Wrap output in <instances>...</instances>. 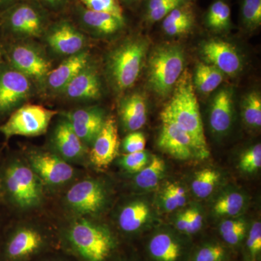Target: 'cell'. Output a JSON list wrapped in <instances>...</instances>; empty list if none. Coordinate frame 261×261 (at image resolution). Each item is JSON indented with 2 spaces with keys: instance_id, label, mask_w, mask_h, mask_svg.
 <instances>
[{
  "instance_id": "cell-16",
  "label": "cell",
  "mask_w": 261,
  "mask_h": 261,
  "mask_svg": "<svg viewBox=\"0 0 261 261\" xmlns=\"http://www.w3.org/2000/svg\"><path fill=\"white\" fill-rule=\"evenodd\" d=\"M119 147L118 127L113 116L106 118L102 129L99 132L91 149L89 158L96 167H107L118 154Z\"/></svg>"
},
{
  "instance_id": "cell-18",
  "label": "cell",
  "mask_w": 261,
  "mask_h": 261,
  "mask_svg": "<svg viewBox=\"0 0 261 261\" xmlns=\"http://www.w3.org/2000/svg\"><path fill=\"white\" fill-rule=\"evenodd\" d=\"M61 94L73 101L84 102L98 99L101 95V83L97 70L89 63L67 84Z\"/></svg>"
},
{
  "instance_id": "cell-33",
  "label": "cell",
  "mask_w": 261,
  "mask_h": 261,
  "mask_svg": "<svg viewBox=\"0 0 261 261\" xmlns=\"http://www.w3.org/2000/svg\"><path fill=\"white\" fill-rule=\"evenodd\" d=\"M244 243V258L245 261H260L261 223H254L247 233Z\"/></svg>"
},
{
  "instance_id": "cell-41",
  "label": "cell",
  "mask_w": 261,
  "mask_h": 261,
  "mask_svg": "<svg viewBox=\"0 0 261 261\" xmlns=\"http://www.w3.org/2000/svg\"><path fill=\"white\" fill-rule=\"evenodd\" d=\"M146 139L142 132H132L126 136L123 142V149L126 153L145 150Z\"/></svg>"
},
{
  "instance_id": "cell-23",
  "label": "cell",
  "mask_w": 261,
  "mask_h": 261,
  "mask_svg": "<svg viewBox=\"0 0 261 261\" xmlns=\"http://www.w3.org/2000/svg\"><path fill=\"white\" fill-rule=\"evenodd\" d=\"M123 126L130 132L142 128L147 121V106L142 94L134 93L124 97L119 108Z\"/></svg>"
},
{
  "instance_id": "cell-40",
  "label": "cell",
  "mask_w": 261,
  "mask_h": 261,
  "mask_svg": "<svg viewBox=\"0 0 261 261\" xmlns=\"http://www.w3.org/2000/svg\"><path fill=\"white\" fill-rule=\"evenodd\" d=\"M193 15L181 20H167L164 18L163 29L170 36H178L186 34L192 29L193 24Z\"/></svg>"
},
{
  "instance_id": "cell-32",
  "label": "cell",
  "mask_w": 261,
  "mask_h": 261,
  "mask_svg": "<svg viewBox=\"0 0 261 261\" xmlns=\"http://www.w3.org/2000/svg\"><path fill=\"white\" fill-rule=\"evenodd\" d=\"M161 202L163 208L167 212L176 211L186 205V191L177 183L169 184L163 190Z\"/></svg>"
},
{
  "instance_id": "cell-36",
  "label": "cell",
  "mask_w": 261,
  "mask_h": 261,
  "mask_svg": "<svg viewBox=\"0 0 261 261\" xmlns=\"http://www.w3.org/2000/svg\"><path fill=\"white\" fill-rule=\"evenodd\" d=\"M86 8L96 12L109 13L124 20L123 8L118 0H80Z\"/></svg>"
},
{
  "instance_id": "cell-29",
  "label": "cell",
  "mask_w": 261,
  "mask_h": 261,
  "mask_svg": "<svg viewBox=\"0 0 261 261\" xmlns=\"http://www.w3.org/2000/svg\"><path fill=\"white\" fill-rule=\"evenodd\" d=\"M219 233L226 246L238 247L246 237V223L240 219L225 220L220 224Z\"/></svg>"
},
{
  "instance_id": "cell-17",
  "label": "cell",
  "mask_w": 261,
  "mask_h": 261,
  "mask_svg": "<svg viewBox=\"0 0 261 261\" xmlns=\"http://www.w3.org/2000/svg\"><path fill=\"white\" fill-rule=\"evenodd\" d=\"M202 51L206 60L224 74L235 75L242 69L241 58L229 43L211 40L202 45Z\"/></svg>"
},
{
  "instance_id": "cell-20",
  "label": "cell",
  "mask_w": 261,
  "mask_h": 261,
  "mask_svg": "<svg viewBox=\"0 0 261 261\" xmlns=\"http://www.w3.org/2000/svg\"><path fill=\"white\" fill-rule=\"evenodd\" d=\"M73 10L81 27L93 34L111 35L121 30L124 25V20L109 13L87 9L80 3H75Z\"/></svg>"
},
{
  "instance_id": "cell-46",
  "label": "cell",
  "mask_w": 261,
  "mask_h": 261,
  "mask_svg": "<svg viewBox=\"0 0 261 261\" xmlns=\"http://www.w3.org/2000/svg\"><path fill=\"white\" fill-rule=\"evenodd\" d=\"M20 0H0V15Z\"/></svg>"
},
{
  "instance_id": "cell-14",
  "label": "cell",
  "mask_w": 261,
  "mask_h": 261,
  "mask_svg": "<svg viewBox=\"0 0 261 261\" xmlns=\"http://www.w3.org/2000/svg\"><path fill=\"white\" fill-rule=\"evenodd\" d=\"M106 192L102 185L94 180H84L68 190L66 200L79 214H94L102 208L106 202Z\"/></svg>"
},
{
  "instance_id": "cell-3",
  "label": "cell",
  "mask_w": 261,
  "mask_h": 261,
  "mask_svg": "<svg viewBox=\"0 0 261 261\" xmlns=\"http://www.w3.org/2000/svg\"><path fill=\"white\" fill-rule=\"evenodd\" d=\"M49 24V12L37 0H20L0 15L1 30L17 39L42 37Z\"/></svg>"
},
{
  "instance_id": "cell-39",
  "label": "cell",
  "mask_w": 261,
  "mask_h": 261,
  "mask_svg": "<svg viewBox=\"0 0 261 261\" xmlns=\"http://www.w3.org/2000/svg\"><path fill=\"white\" fill-rule=\"evenodd\" d=\"M244 21L250 27H256L261 23V0H243Z\"/></svg>"
},
{
  "instance_id": "cell-4",
  "label": "cell",
  "mask_w": 261,
  "mask_h": 261,
  "mask_svg": "<svg viewBox=\"0 0 261 261\" xmlns=\"http://www.w3.org/2000/svg\"><path fill=\"white\" fill-rule=\"evenodd\" d=\"M147 44L142 39H128L115 48L108 56V70L113 86L124 91L135 84L140 75Z\"/></svg>"
},
{
  "instance_id": "cell-2",
  "label": "cell",
  "mask_w": 261,
  "mask_h": 261,
  "mask_svg": "<svg viewBox=\"0 0 261 261\" xmlns=\"http://www.w3.org/2000/svg\"><path fill=\"white\" fill-rule=\"evenodd\" d=\"M63 242L67 251L79 261H110L118 245L108 228L84 219L70 226Z\"/></svg>"
},
{
  "instance_id": "cell-43",
  "label": "cell",
  "mask_w": 261,
  "mask_h": 261,
  "mask_svg": "<svg viewBox=\"0 0 261 261\" xmlns=\"http://www.w3.org/2000/svg\"><path fill=\"white\" fill-rule=\"evenodd\" d=\"M189 216V226L187 236H191L200 231L203 225V219L200 211L196 208L187 210Z\"/></svg>"
},
{
  "instance_id": "cell-30",
  "label": "cell",
  "mask_w": 261,
  "mask_h": 261,
  "mask_svg": "<svg viewBox=\"0 0 261 261\" xmlns=\"http://www.w3.org/2000/svg\"><path fill=\"white\" fill-rule=\"evenodd\" d=\"M246 201L243 194L230 192L219 197L214 205L215 214L218 216H236L245 208Z\"/></svg>"
},
{
  "instance_id": "cell-28",
  "label": "cell",
  "mask_w": 261,
  "mask_h": 261,
  "mask_svg": "<svg viewBox=\"0 0 261 261\" xmlns=\"http://www.w3.org/2000/svg\"><path fill=\"white\" fill-rule=\"evenodd\" d=\"M229 251L224 243L216 240L205 242L191 250L189 261H228Z\"/></svg>"
},
{
  "instance_id": "cell-35",
  "label": "cell",
  "mask_w": 261,
  "mask_h": 261,
  "mask_svg": "<svg viewBox=\"0 0 261 261\" xmlns=\"http://www.w3.org/2000/svg\"><path fill=\"white\" fill-rule=\"evenodd\" d=\"M243 118L250 126H261V98L257 92L247 94L243 102Z\"/></svg>"
},
{
  "instance_id": "cell-10",
  "label": "cell",
  "mask_w": 261,
  "mask_h": 261,
  "mask_svg": "<svg viewBox=\"0 0 261 261\" xmlns=\"http://www.w3.org/2000/svg\"><path fill=\"white\" fill-rule=\"evenodd\" d=\"M49 240L39 230L32 227L18 228L5 244V261H33L43 255Z\"/></svg>"
},
{
  "instance_id": "cell-12",
  "label": "cell",
  "mask_w": 261,
  "mask_h": 261,
  "mask_svg": "<svg viewBox=\"0 0 261 261\" xmlns=\"http://www.w3.org/2000/svg\"><path fill=\"white\" fill-rule=\"evenodd\" d=\"M146 249L150 261H189L191 252L186 239L169 230L154 233Z\"/></svg>"
},
{
  "instance_id": "cell-48",
  "label": "cell",
  "mask_w": 261,
  "mask_h": 261,
  "mask_svg": "<svg viewBox=\"0 0 261 261\" xmlns=\"http://www.w3.org/2000/svg\"><path fill=\"white\" fill-rule=\"evenodd\" d=\"M34 261V260H33ZM35 261H69L68 260H66V259L62 258V257H55V256H51V257H44V258H41L39 259V260H37Z\"/></svg>"
},
{
  "instance_id": "cell-7",
  "label": "cell",
  "mask_w": 261,
  "mask_h": 261,
  "mask_svg": "<svg viewBox=\"0 0 261 261\" xmlns=\"http://www.w3.org/2000/svg\"><path fill=\"white\" fill-rule=\"evenodd\" d=\"M5 185L12 200L20 207H33L40 202L42 187L39 176L28 166L10 165L5 171Z\"/></svg>"
},
{
  "instance_id": "cell-9",
  "label": "cell",
  "mask_w": 261,
  "mask_h": 261,
  "mask_svg": "<svg viewBox=\"0 0 261 261\" xmlns=\"http://www.w3.org/2000/svg\"><path fill=\"white\" fill-rule=\"evenodd\" d=\"M33 82L8 64L0 65V116L20 107L32 95Z\"/></svg>"
},
{
  "instance_id": "cell-1",
  "label": "cell",
  "mask_w": 261,
  "mask_h": 261,
  "mask_svg": "<svg viewBox=\"0 0 261 261\" xmlns=\"http://www.w3.org/2000/svg\"><path fill=\"white\" fill-rule=\"evenodd\" d=\"M163 111L190 136L196 158L200 160L207 159L210 151L206 142L192 75L188 70L183 71L175 84L172 98Z\"/></svg>"
},
{
  "instance_id": "cell-22",
  "label": "cell",
  "mask_w": 261,
  "mask_h": 261,
  "mask_svg": "<svg viewBox=\"0 0 261 261\" xmlns=\"http://www.w3.org/2000/svg\"><path fill=\"white\" fill-rule=\"evenodd\" d=\"M53 145L65 159L77 160L85 152L84 142L80 140L68 120H63L57 125L53 133Z\"/></svg>"
},
{
  "instance_id": "cell-49",
  "label": "cell",
  "mask_w": 261,
  "mask_h": 261,
  "mask_svg": "<svg viewBox=\"0 0 261 261\" xmlns=\"http://www.w3.org/2000/svg\"><path fill=\"white\" fill-rule=\"evenodd\" d=\"M121 261H127V260H121Z\"/></svg>"
},
{
  "instance_id": "cell-13",
  "label": "cell",
  "mask_w": 261,
  "mask_h": 261,
  "mask_svg": "<svg viewBox=\"0 0 261 261\" xmlns=\"http://www.w3.org/2000/svg\"><path fill=\"white\" fill-rule=\"evenodd\" d=\"M161 118L162 126L158 140L159 148L176 159L185 161L196 158L195 148L190 136L163 111Z\"/></svg>"
},
{
  "instance_id": "cell-8",
  "label": "cell",
  "mask_w": 261,
  "mask_h": 261,
  "mask_svg": "<svg viewBox=\"0 0 261 261\" xmlns=\"http://www.w3.org/2000/svg\"><path fill=\"white\" fill-rule=\"evenodd\" d=\"M8 63L33 83L44 86L51 68L50 62L40 48L31 43H16L8 49Z\"/></svg>"
},
{
  "instance_id": "cell-19",
  "label": "cell",
  "mask_w": 261,
  "mask_h": 261,
  "mask_svg": "<svg viewBox=\"0 0 261 261\" xmlns=\"http://www.w3.org/2000/svg\"><path fill=\"white\" fill-rule=\"evenodd\" d=\"M66 119L84 144L93 143L106 121L104 113L97 108L75 110L67 113Z\"/></svg>"
},
{
  "instance_id": "cell-5",
  "label": "cell",
  "mask_w": 261,
  "mask_h": 261,
  "mask_svg": "<svg viewBox=\"0 0 261 261\" xmlns=\"http://www.w3.org/2000/svg\"><path fill=\"white\" fill-rule=\"evenodd\" d=\"M185 59L181 48L166 44L156 48L149 61V82L159 96L168 95L181 76Z\"/></svg>"
},
{
  "instance_id": "cell-25",
  "label": "cell",
  "mask_w": 261,
  "mask_h": 261,
  "mask_svg": "<svg viewBox=\"0 0 261 261\" xmlns=\"http://www.w3.org/2000/svg\"><path fill=\"white\" fill-rule=\"evenodd\" d=\"M150 215V208L147 202L135 201L122 209L118 217V225L124 233H137L148 223Z\"/></svg>"
},
{
  "instance_id": "cell-27",
  "label": "cell",
  "mask_w": 261,
  "mask_h": 261,
  "mask_svg": "<svg viewBox=\"0 0 261 261\" xmlns=\"http://www.w3.org/2000/svg\"><path fill=\"white\" fill-rule=\"evenodd\" d=\"M165 171V161L158 156H153L148 164L137 173L135 178L136 186L145 190L155 188L164 176Z\"/></svg>"
},
{
  "instance_id": "cell-26",
  "label": "cell",
  "mask_w": 261,
  "mask_h": 261,
  "mask_svg": "<svg viewBox=\"0 0 261 261\" xmlns=\"http://www.w3.org/2000/svg\"><path fill=\"white\" fill-rule=\"evenodd\" d=\"M224 76V73L214 65L200 63L196 68L192 82L200 92L208 94L214 92L222 83Z\"/></svg>"
},
{
  "instance_id": "cell-44",
  "label": "cell",
  "mask_w": 261,
  "mask_h": 261,
  "mask_svg": "<svg viewBox=\"0 0 261 261\" xmlns=\"http://www.w3.org/2000/svg\"><path fill=\"white\" fill-rule=\"evenodd\" d=\"M49 12H59L65 9L72 0H37Z\"/></svg>"
},
{
  "instance_id": "cell-45",
  "label": "cell",
  "mask_w": 261,
  "mask_h": 261,
  "mask_svg": "<svg viewBox=\"0 0 261 261\" xmlns=\"http://www.w3.org/2000/svg\"><path fill=\"white\" fill-rule=\"evenodd\" d=\"M174 225L178 232L182 235L187 236L189 226V216L187 211L178 215L177 218L175 220Z\"/></svg>"
},
{
  "instance_id": "cell-38",
  "label": "cell",
  "mask_w": 261,
  "mask_h": 261,
  "mask_svg": "<svg viewBox=\"0 0 261 261\" xmlns=\"http://www.w3.org/2000/svg\"><path fill=\"white\" fill-rule=\"evenodd\" d=\"M240 169L245 173H254L261 167V145L257 144L244 152L240 159Z\"/></svg>"
},
{
  "instance_id": "cell-42",
  "label": "cell",
  "mask_w": 261,
  "mask_h": 261,
  "mask_svg": "<svg viewBox=\"0 0 261 261\" xmlns=\"http://www.w3.org/2000/svg\"><path fill=\"white\" fill-rule=\"evenodd\" d=\"M182 3H183V0H172V1L168 2L167 3L161 5L155 9L148 11L149 20L151 21H158V20L164 18L173 9L180 6Z\"/></svg>"
},
{
  "instance_id": "cell-21",
  "label": "cell",
  "mask_w": 261,
  "mask_h": 261,
  "mask_svg": "<svg viewBox=\"0 0 261 261\" xmlns=\"http://www.w3.org/2000/svg\"><path fill=\"white\" fill-rule=\"evenodd\" d=\"M89 54L84 50L67 57L61 64L51 69L47 75L44 87L54 93H61L67 84L89 63Z\"/></svg>"
},
{
  "instance_id": "cell-47",
  "label": "cell",
  "mask_w": 261,
  "mask_h": 261,
  "mask_svg": "<svg viewBox=\"0 0 261 261\" xmlns=\"http://www.w3.org/2000/svg\"><path fill=\"white\" fill-rule=\"evenodd\" d=\"M171 1H172V0H149L148 4V11L155 9V8H159L161 5Z\"/></svg>"
},
{
  "instance_id": "cell-15",
  "label": "cell",
  "mask_w": 261,
  "mask_h": 261,
  "mask_svg": "<svg viewBox=\"0 0 261 261\" xmlns=\"http://www.w3.org/2000/svg\"><path fill=\"white\" fill-rule=\"evenodd\" d=\"M33 171L43 181L51 185H61L74 175L73 168L56 154L34 152L29 156Z\"/></svg>"
},
{
  "instance_id": "cell-34",
  "label": "cell",
  "mask_w": 261,
  "mask_h": 261,
  "mask_svg": "<svg viewBox=\"0 0 261 261\" xmlns=\"http://www.w3.org/2000/svg\"><path fill=\"white\" fill-rule=\"evenodd\" d=\"M231 10L224 2H215L209 8L207 14V23L211 28L223 30L227 28L230 23Z\"/></svg>"
},
{
  "instance_id": "cell-31",
  "label": "cell",
  "mask_w": 261,
  "mask_h": 261,
  "mask_svg": "<svg viewBox=\"0 0 261 261\" xmlns=\"http://www.w3.org/2000/svg\"><path fill=\"white\" fill-rule=\"evenodd\" d=\"M220 179V173L212 168H205L195 174L192 183L193 193L198 198H207L213 193Z\"/></svg>"
},
{
  "instance_id": "cell-37",
  "label": "cell",
  "mask_w": 261,
  "mask_h": 261,
  "mask_svg": "<svg viewBox=\"0 0 261 261\" xmlns=\"http://www.w3.org/2000/svg\"><path fill=\"white\" fill-rule=\"evenodd\" d=\"M149 154L145 150L126 153L121 159L122 167L130 173H138L148 164Z\"/></svg>"
},
{
  "instance_id": "cell-24",
  "label": "cell",
  "mask_w": 261,
  "mask_h": 261,
  "mask_svg": "<svg viewBox=\"0 0 261 261\" xmlns=\"http://www.w3.org/2000/svg\"><path fill=\"white\" fill-rule=\"evenodd\" d=\"M232 117V94L228 89H222L216 94L211 106V128L217 134L226 133L231 126Z\"/></svg>"
},
{
  "instance_id": "cell-6",
  "label": "cell",
  "mask_w": 261,
  "mask_h": 261,
  "mask_svg": "<svg viewBox=\"0 0 261 261\" xmlns=\"http://www.w3.org/2000/svg\"><path fill=\"white\" fill-rule=\"evenodd\" d=\"M57 113V111L37 105H24L13 111L9 119L0 126V133L6 139L15 136L43 135Z\"/></svg>"
},
{
  "instance_id": "cell-11",
  "label": "cell",
  "mask_w": 261,
  "mask_h": 261,
  "mask_svg": "<svg viewBox=\"0 0 261 261\" xmlns=\"http://www.w3.org/2000/svg\"><path fill=\"white\" fill-rule=\"evenodd\" d=\"M43 36L51 51L61 56L69 57L84 51L87 42L83 33L66 19L50 23Z\"/></svg>"
}]
</instances>
